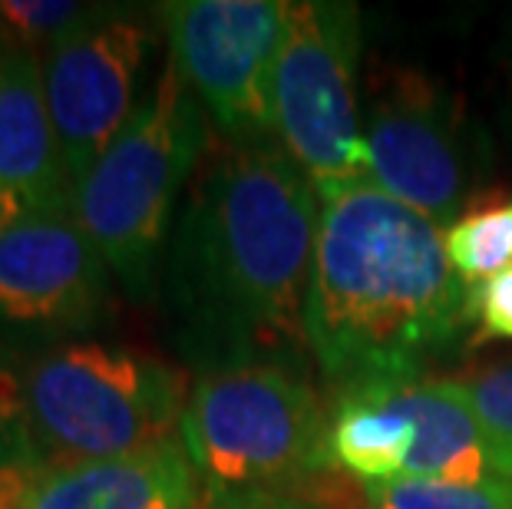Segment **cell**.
Listing matches in <instances>:
<instances>
[{
    "label": "cell",
    "instance_id": "6da1fadb",
    "mask_svg": "<svg viewBox=\"0 0 512 509\" xmlns=\"http://www.w3.org/2000/svg\"><path fill=\"white\" fill-rule=\"evenodd\" d=\"M321 199L278 139L209 149L172 225L166 308L199 374L308 364V301Z\"/></svg>",
    "mask_w": 512,
    "mask_h": 509
},
{
    "label": "cell",
    "instance_id": "7a4b0ae2",
    "mask_svg": "<svg viewBox=\"0 0 512 509\" xmlns=\"http://www.w3.org/2000/svg\"><path fill=\"white\" fill-rule=\"evenodd\" d=\"M318 199L304 334L331 400L423 381L473 331L443 232L370 179L318 186Z\"/></svg>",
    "mask_w": 512,
    "mask_h": 509
},
{
    "label": "cell",
    "instance_id": "3957f363",
    "mask_svg": "<svg viewBox=\"0 0 512 509\" xmlns=\"http://www.w3.org/2000/svg\"><path fill=\"white\" fill-rule=\"evenodd\" d=\"M331 404L308 364H238L199 374L182 414V443L205 493H301L334 470Z\"/></svg>",
    "mask_w": 512,
    "mask_h": 509
},
{
    "label": "cell",
    "instance_id": "277c9868",
    "mask_svg": "<svg viewBox=\"0 0 512 509\" xmlns=\"http://www.w3.org/2000/svg\"><path fill=\"white\" fill-rule=\"evenodd\" d=\"M209 149V113L166 63L123 133L76 186V219L133 295H149L172 205Z\"/></svg>",
    "mask_w": 512,
    "mask_h": 509
},
{
    "label": "cell",
    "instance_id": "5b68a950",
    "mask_svg": "<svg viewBox=\"0 0 512 509\" xmlns=\"http://www.w3.org/2000/svg\"><path fill=\"white\" fill-rule=\"evenodd\" d=\"M182 367L133 348L67 344L24 374L27 424L43 460H103L152 450L182 427Z\"/></svg>",
    "mask_w": 512,
    "mask_h": 509
},
{
    "label": "cell",
    "instance_id": "8992f818",
    "mask_svg": "<svg viewBox=\"0 0 512 509\" xmlns=\"http://www.w3.org/2000/svg\"><path fill=\"white\" fill-rule=\"evenodd\" d=\"M361 10L347 0H294L275 63V139L314 186L374 172L357 110Z\"/></svg>",
    "mask_w": 512,
    "mask_h": 509
},
{
    "label": "cell",
    "instance_id": "52a82bcc",
    "mask_svg": "<svg viewBox=\"0 0 512 509\" xmlns=\"http://www.w3.org/2000/svg\"><path fill=\"white\" fill-rule=\"evenodd\" d=\"M370 182L446 232L470 205L473 139L463 100L417 67H380L367 86Z\"/></svg>",
    "mask_w": 512,
    "mask_h": 509
},
{
    "label": "cell",
    "instance_id": "ba28073f",
    "mask_svg": "<svg viewBox=\"0 0 512 509\" xmlns=\"http://www.w3.org/2000/svg\"><path fill=\"white\" fill-rule=\"evenodd\" d=\"M156 14L166 27L169 63L225 143H271L285 0H172Z\"/></svg>",
    "mask_w": 512,
    "mask_h": 509
},
{
    "label": "cell",
    "instance_id": "9c48e42d",
    "mask_svg": "<svg viewBox=\"0 0 512 509\" xmlns=\"http://www.w3.org/2000/svg\"><path fill=\"white\" fill-rule=\"evenodd\" d=\"M152 53L143 14L93 7L43 53V86L63 166L80 186L136 110L139 77Z\"/></svg>",
    "mask_w": 512,
    "mask_h": 509
},
{
    "label": "cell",
    "instance_id": "30bf717a",
    "mask_svg": "<svg viewBox=\"0 0 512 509\" xmlns=\"http://www.w3.org/2000/svg\"><path fill=\"white\" fill-rule=\"evenodd\" d=\"M106 262L76 212L30 215L0 232V321L86 328L106 301Z\"/></svg>",
    "mask_w": 512,
    "mask_h": 509
},
{
    "label": "cell",
    "instance_id": "8fae6325",
    "mask_svg": "<svg viewBox=\"0 0 512 509\" xmlns=\"http://www.w3.org/2000/svg\"><path fill=\"white\" fill-rule=\"evenodd\" d=\"M76 212L37 53L0 43V232L30 215Z\"/></svg>",
    "mask_w": 512,
    "mask_h": 509
},
{
    "label": "cell",
    "instance_id": "7c38bea8",
    "mask_svg": "<svg viewBox=\"0 0 512 509\" xmlns=\"http://www.w3.org/2000/svg\"><path fill=\"white\" fill-rule=\"evenodd\" d=\"M205 486L182 437L103 460L30 467L20 509H202Z\"/></svg>",
    "mask_w": 512,
    "mask_h": 509
},
{
    "label": "cell",
    "instance_id": "4fadbf2b",
    "mask_svg": "<svg viewBox=\"0 0 512 509\" xmlns=\"http://www.w3.org/2000/svg\"><path fill=\"white\" fill-rule=\"evenodd\" d=\"M400 397L417 427L403 476L443 483L512 480V447L479 424L440 381L400 384Z\"/></svg>",
    "mask_w": 512,
    "mask_h": 509
},
{
    "label": "cell",
    "instance_id": "5bb4252c",
    "mask_svg": "<svg viewBox=\"0 0 512 509\" xmlns=\"http://www.w3.org/2000/svg\"><path fill=\"white\" fill-rule=\"evenodd\" d=\"M413 437H417V427H413L410 410L403 407L400 384L361 387V391L331 400V467L357 483L400 480Z\"/></svg>",
    "mask_w": 512,
    "mask_h": 509
},
{
    "label": "cell",
    "instance_id": "9a60e30c",
    "mask_svg": "<svg viewBox=\"0 0 512 509\" xmlns=\"http://www.w3.org/2000/svg\"><path fill=\"white\" fill-rule=\"evenodd\" d=\"M443 252L453 272L466 285H479L489 275L512 265V196L486 192L476 196L466 212L443 232Z\"/></svg>",
    "mask_w": 512,
    "mask_h": 509
},
{
    "label": "cell",
    "instance_id": "2e32d148",
    "mask_svg": "<svg viewBox=\"0 0 512 509\" xmlns=\"http://www.w3.org/2000/svg\"><path fill=\"white\" fill-rule=\"evenodd\" d=\"M361 509H512V480L489 483H443L400 480L357 483Z\"/></svg>",
    "mask_w": 512,
    "mask_h": 509
},
{
    "label": "cell",
    "instance_id": "e0dca14e",
    "mask_svg": "<svg viewBox=\"0 0 512 509\" xmlns=\"http://www.w3.org/2000/svg\"><path fill=\"white\" fill-rule=\"evenodd\" d=\"M90 10V4H70V0H0V43L40 57Z\"/></svg>",
    "mask_w": 512,
    "mask_h": 509
},
{
    "label": "cell",
    "instance_id": "ac0fdd59",
    "mask_svg": "<svg viewBox=\"0 0 512 509\" xmlns=\"http://www.w3.org/2000/svg\"><path fill=\"white\" fill-rule=\"evenodd\" d=\"M453 397H460L473 417L512 447V364L479 367L463 377H440Z\"/></svg>",
    "mask_w": 512,
    "mask_h": 509
},
{
    "label": "cell",
    "instance_id": "d6986e66",
    "mask_svg": "<svg viewBox=\"0 0 512 509\" xmlns=\"http://www.w3.org/2000/svg\"><path fill=\"white\" fill-rule=\"evenodd\" d=\"M470 344L512 341V265L470 288Z\"/></svg>",
    "mask_w": 512,
    "mask_h": 509
},
{
    "label": "cell",
    "instance_id": "ffe728a7",
    "mask_svg": "<svg viewBox=\"0 0 512 509\" xmlns=\"http://www.w3.org/2000/svg\"><path fill=\"white\" fill-rule=\"evenodd\" d=\"M202 509H324V506L288 493L252 490V493H205Z\"/></svg>",
    "mask_w": 512,
    "mask_h": 509
},
{
    "label": "cell",
    "instance_id": "44dd1931",
    "mask_svg": "<svg viewBox=\"0 0 512 509\" xmlns=\"http://www.w3.org/2000/svg\"><path fill=\"white\" fill-rule=\"evenodd\" d=\"M43 463L30 424H0V467H34Z\"/></svg>",
    "mask_w": 512,
    "mask_h": 509
},
{
    "label": "cell",
    "instance_id": "7402d4cb",
    "mask_svg": "<svg viewBox=\"0 0 512 509\" xmlns=\"http://www.w3.org/2000/svg\"><path fill=\"white\" fill-rule=\"evenodd\" d=\"M0 424H27L24 377L7 364H0Z\"/></svg>",
    "mask_w": 512,
    "mask_h": 509
},
{
    "label": "cell",
    "instance_id": "603a6c76",
    "mask_svg": "<svg viewBox=\"0 0 512 509\" xmlns=\"http://www.w3.org/2000/svg\"><path fill=\"white\" fill-rule=\"evenodd\" d=\"M509 77H512V63H509Z\"/></svg>",
    "mask_w": 512,
    "mask_h": 509
}]
</instances>
